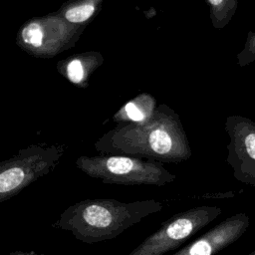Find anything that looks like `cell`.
<instances>
[{
    "mask_svg": "<svg viewBox=\"0 0 255 255\" xmlns=\"http://www.w3.org/2000/svg\"><path fill=\"white\" fill-rule=\"evenodd\" d=\"M125 110L128 114V117L134 122H141L145 117L144 114L133 103L127 104L125 107Z\"/></svg>",
    "mask_w": 255,
    "mask_h": 255,
    "instance_id": "12",
    "label": "cell"
},
{
    "mask_svg": "<svg viewBox=\"0 0 255 255\" xmlns=\"http://www.w3.org/2000/svg\"><path fill=\"white\" fill-rule=\"evenodd\" d=\"M67 73L71 82L75 84L80 83L84 76V69H83L82 63L79 60L71 61L68 65Z\"/></svg>",
    "mask_w": 255,
    "mask_h": 255,
    "instance_id": "11",
    "label": "cell"
},
{
    "mask_svg": "<svg viewBox=\"0 0 255 255\" xmlns=\"http://www.w3.org/2000/svg\"><path fill=\"white\" fill-rule=\"evenodd\" d=\"M212 7V14L214 22L219 26L223 27L226 25L231 17L234 15L238 0H207Z\"/></svg>",
    "mask_w": 255,
    "mask_h": 255,
    "instance_id": "7",
    "label": "cell"
},
{
    "mask_svg": "<svg viewBox=\"0 0 255 255\" xmlns=\"http://www.w3.org/2000/svg\"><path fill=\"white\" fill-rule=\"evenodd\" d=\"M221 212L218 206L201 205L175 213L128 255H164L175 250L215 220Z\"/></svg>",
    "mask_w": 255,
    "mask_h": 255,
    "instance_id": "3",
    "label": "cell"
},
{
    "mask_svg": "<svg viewBox=\"0 0 255 255\" xmlns=\"http://www.w3.org/2000/svg\"><path fill=\"white\" fill-rule=\"evenodd\" d=\"M95 12V7L92 4H84L73 7L66 12V18L70 22L80 23L88 20Z\"/></svg>",
    "mask_w": 255,
    "mask_h": 255,
    "instance_id": "9",
    "label": "cell"
},
{
    "mask_svg": "<svg viewBox=\"0 0 255 255\" xmlns=\"http://www.w3.org/2000/svg\"><path fill=\"white\" fill-rule=\"evenodd\" d=\"M226 126L231 138L227 162L233 168V175L238 181L255 186V122L232 116Z\"/></svg>",
    "mask_w": 255,
    "mask_h": 255,
    "instance_id": "5",
    "label": "cell"
},
{
    "mask_svg": "<svg viewBox=\"0 0 255 255\" xmlns=\"http://www.w3.org/2000/svg\"><path fill=\"white\" fill-rule=\"evenodd\" d=\"M8 255H45L41 253H37L35 251H21V250H16L10 252Z\"/></svg>",
    "mask_w": 255,
    "mask_h": 255,
    "instance_id": "13",
    "label": "cell"
},
{
    "mask_svg": "<svg viewBox=\"0 0 255 255\" xmlns=\"http://www.w3.org/2000/svg\"><path fill=\"white\" fill-rule=\"evenodd\" d=\"M248 255H255V250H253L251 253H249Z\"/></svg>",
    "mask_w": 255,
    "mask_h": 255,
    "instance_id": "14",
    "label": "cell"
},
{
    "mask_svg": "<svg viewBox=\"0 0 255 255\" xmlns=\"http://www.w3.org/2000/svg\"><path fill=\"white\" fill-rule=\"evenodd\" d=\"M162 209L156 199L123 202L115 198H89L68 206L52 224L80 242L94 244L115 239L143 218Z\"/></svg>",
    "mask_w": 255,
    "mask_h": 255,
    "instance_id": "1",
    "label": "cell"
},
{
    "mask_svg": "<svg viewBox=\"0 0 255 255\" xmlns=\"http://www.w3.org/2000/svg\"><path fill=\"white\" fill-rule=\"evenodd\" d=\"M77 164L87 175L109 184L163 186L175 179L158 163L124 155L80 158Z\"/></svg>",
    "mask_w": 255,
    "mask_h": 255,
    "instance_id": "2",
    "label": "cell"
},
{
    "mask_svg": "<svg viewBox=\"0 0 255 255\" xmlns=\"http://www.w3.org/2000/svg\"><path fill=\"white\" fill-rule=\"evenodd\" d=\"M59 153H29L3 162L0 169V203L23 191L56 165Z\"/></svg>",
    "mask_w": 255,
    "mask_h": 255,
    "instance_id": "4",
    "label": "cell"
},
{
    "mask_svg": "<svg viewBox=\"0 0 255 255\" xmlns=\"http://www.w3.org/2000/svg\"><path fill=\"white\" fill-rule=\"evenodd\" d=\"M249 224V217L245 213L229 216L172 255H215L236 242Z\"/></svg>",
    "mask_w": 255,
    "mask_h": 255,
    "instance_id": "6",
    "label": "cell"
},
{
    "mask_svg": "<svg viewBox=\"0 0 255 255\" xmlns=\"http://www.w3.org/2000/svg\"><path fill=\"white\" fill-rule=\"evenodd\" d=\"M238 65L245 67L255 61V31H249L243 50L237 55Z\"/></svg>",
    "mask_w": 255,
    "mask_h": 255,
    "instance_id": "8",
    "label": "cell"
},
{
    "mask_svg": "<svg viewBox=\"0 0 255 255\" xmlns=\"http://www.w3.org/2000/svg\"><path fill=\"white\" fill-rule=\"evenodd\" d=\"M22 38L25 43L34 47H39L43 40V33L40 26L36 23L29 24L23 29Z\"/></svg>",
    "mask_w": 255,
    "mask_h": 255,
    "instance_id": "10",
    "label": "cell"
}]
</instances>
